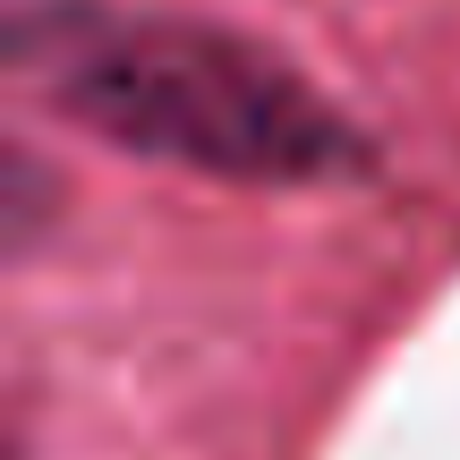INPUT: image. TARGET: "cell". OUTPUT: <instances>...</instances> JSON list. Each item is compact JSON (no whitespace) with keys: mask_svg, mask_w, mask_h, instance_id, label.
Masks as SVG:
<instances>
[{"mask_svg":"<svg viewBox=\"0 0 460 460\" xmlns=\"http://www.w3.org/2000/svg\"><path fill=\"white\" fill-rule=\"evenodd\" d=\"M17 68L51 119L111 154L239 188H324L367 171V137L290 51L180 9L17 17Z\"/></svg>","mask_w":460,"mask_h":460,"instance_id":"1","label":"cell"}]
</instances>
